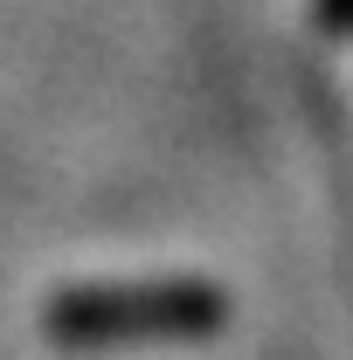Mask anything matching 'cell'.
<instances>
[{
	"label": "cell",
	"mask_w": 353,
	"mask_h": 360,
	"mask_svg": "<svg viewBox=\"0 0 353 360\" xmlns=\"http://www.w3.org/2000/svg\"><path fill=\"white\" fill-rule=\"evenodd\" d=\"M222 298L208 284H97L70 291L49 305V333L104 347V340H187V333H215Z\"/></svg>",
	"instance_id": "cell-1"
}]
</instances>
